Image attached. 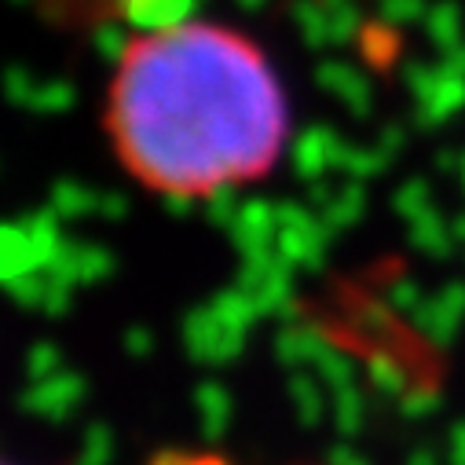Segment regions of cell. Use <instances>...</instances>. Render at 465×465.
<instances>
[{"mask_svg": "<svg viewBox=\"0 0 465 465\" xmlns=\"http://www.w3.org/2000/svg\"><path fill=\"white\" fill-rule=\"evenodd\" d=\"M103 133L143 191L202 202L275 173L290 99L246 30L176 19L125 41L103 95Z\"/></svg>", "mask_w": 465, "mask_h": 465, "instance_id": "1", "label": "cell"}, {"mask_svg": "<svg viewBox=\"0 0 465 465\" xmlns=\"http://www.w3.org/2000/svg\"><path fill=\"white\" fill-rule=\"evenodd\" d=\"M0 465H15V461H5V458H0Z\"/></svg>", "mask_w": 465, "mask_h": 465, "instance_id": "2", "label": "cell"}]
</instances>
